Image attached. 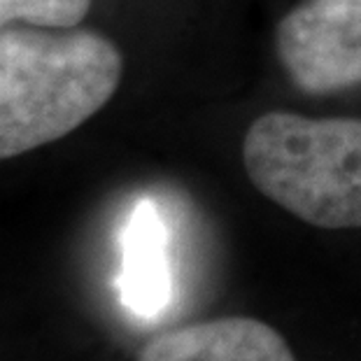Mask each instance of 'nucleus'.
Segmentation results:
<instances>
[{
    "instance_id": "f257e3e1",
    "label": "nucleus",
    "mask_w": 361,
    "mask_h": 361,
    "mask_svg": "<svg viewBox=\"0 0 361 361\" xmlns=\"http://www.w3.org/2000/svg\"><path fill=\"white\" fill-rule=\"evenodd\" d=\"M121 68L94 30H0V161L80 128L114 96Z\"/></svg>"
},
{
    "instance_id": "f03ea898",
    "label": "nucleus",
    "mask_w": 361,
    "mask_h": 361,
    "mask_svg": "<svg viewBox=\"0 0 361 361\" xmlns=\"http://www.w3.org/2000/svg\"><path fill=\"white\" fill-rule=\"evenodd\" d=\"M243 164L261 194L305 224L361 228V119L266 112L245 133Z\"/></svg>"
},
{
    "instance_id": "7ed1b4c3",
    "label": "nucleus",
    "mask_w": 361,
    "mask_h": 361,
    "mask_svg": "<svg viewBox=\"0 0 361 361\" xmlns=\"http://www.w3.org/2000/svg\"><path fill=\"white\" fill-rule=\"evenodd\" d=\"M275 51L305 94L361 84V0H298L275 28Z\"/></svg>"
},
{
    "instance_id": "20e7f679",
    "label": "nucleus",
    "mask_w": 361,
    "mask_h": 361,
    "mask_svg": "<svg viewBox=\"0 0 361 361\" xmlns=\"http://www.w3.org/2000/svg\"><path fill=\"white\" fill-rule=\"evenodd\" d=\"M137 361H296L287 341L255 317L198 322L154 338Z\"/></svg>"
},
{
    "instance_id": "39448f33",
    "label": "nucleus",
    "mask_w": 361,
    "mask_h": 361,
    "mask_svg": "<svg viewBox=\"0 0 361 361\" xmlns=\"http://www.w3.org/2000/svg\"><path fill=\"white\" fill-rule=\"evenodd\" d=\"M117 282L121 303L137 317H157L171 303L168 228L152 201L137 203L121 228V271Z\"/></svg>"
},
{
    "instance_id": "423d86ee",
    "label": "nucleus",
    "mask_w": 361,
    "mask_h": 361,
    "mask_svg": "<svg viewBox=\"0 0 361 361\" xmlns=\"http://www.w3.org/2000/svg\"><path fill=\"white\" fill-rule=\"evenodd\" d=\"M91 0H0V28L28 21L40 28H75L87 17Z\"/></svg>"
}]
</instances>
